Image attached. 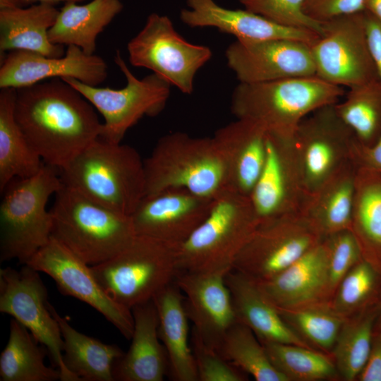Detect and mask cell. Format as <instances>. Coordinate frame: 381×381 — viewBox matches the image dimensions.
Listing matches in <instances>:
<instances>
[{"instance_id": "obj_11", "label": "cell", "mask_w": 381, "mask_h": 381, "mask_svg": "<svg viewBox=\"0 0 381 381\" xmlns=\"http://www.w3.org/2000/svg\"><path fill=\"white\" fill-rule=\"evenodd\" d=\"M324 238L301 212L263 220L238 255L233 269L257 282L269 279Z\"/></svg>"}, {"instance_id": "obj_36", "label": "cell", "mask_w": 381, "mask_h": 381, "mask_svg": "<svg viewBox=\"0 0 381 381\" xmlns=\"http://www.w3.org/2000/svg\"><path fill=\"white\" fill-rule=\"evenodd\" d=\"M288 325L314 349L332 351L347 318L338 313L330 301L291 308H277Z\"/></svg>"}, {"instance_id": "obj_17", "label": "cell", "mask_w": 381, "mask_h": 381, "mask_svg": "<svg viewBox=\"0 0 381 381\" xmlns=\"http://www.w3.org/2000/svg\"><path fill=\"white\" fill-rule=\"evenodd\" d=\"M213 200L185 188L146 195L131 215L136 234L180 246L207 217Z\"/></svg>"}, {"instance_id": "obj_44", "label": "cell", "mask_w": 381, "mask_h": 381, "mask_svg": "<svg viewBox=\"0 0 381 381\" xmlns=\"http://www.w3.org/2000/svg\"><path fill=\"white\" fill-rule=\"evenodd\" d=\"M363 18L368 50L381 83V23L365 11Z\"/></svg>"}, {"instance_id": "obj_23", "label": "cell", "mask_w": 381, "mask_h": 381, "mask_svg": "<svg viewBox=\"0 0 381 381\" xmlns=\"http://www.w3.org/2000/svg\"><path fill=\"white\" fill-rule=\"evenodd\" d=\"M324 238L278 274L256 281L277 308H296L332 299Z\"/></svg>"}, {"instance_id": "obj_24", "label": "cell", "mask_w": 381, "mask_h": 381, "mask_svg": "<svg viewBox=\"0 0 381 381\" xmlns=\"http://www.w3.org/2000/svg\"><path fill=\"white\" fill-rule=\"evenodd\" d=\"M225 282L237 322L250 329L261 343L291 344L314 349L288 325L255 280L232 269L226 274Z\"/></svg>"}, {"instance_id": "obj_8", "label": "cell", "mask_w": 381, "mask_h": 381, "mask_svg": "<svg viewBox=\"0 0 381 381\" xmlns=\"http://www.w3.org/2000/svg\"><path fill=\"white\" fill-rule=\"evenodd\" d=\"M179 247L150 236L136 234L109 260L91 270L107 294L131 310L148 302L175 282L179 273Z\"/></svg>"}, {"instance_id": "obj_34", "label": "cell", "mask_w": 381, "mask_h": 381, "mask_svg": "<svg viewBox=\"0 0 381 381\" xmlns=\"http://www.w3.org/2000/svg\"><path fill=\"white\" fill-rule=\"evenodd\" d=\"M377 305L347 318L333 349L338 374L347 381L357 380L365 367L372 348Z\"/></svg>"}, {"instance_id": "obj_20", "label": "cell", "mask_w": 381, "mask_h": 381, "mask_svg": "<svg viewBox=\"0 0 381 381\" xmlns=\"http://www.w3.org/2000/svg\"><path fill=\"white\" fill-rule=\"evenodd\" d=\"M226 274L179 272L175 280L184 296L192 330L206 345L217 350L237 322Z\"/></svg>"}, {"instance_id": "obj_28", "label": "cell", "mask_w": 381, "mask_h": 381, "mask_svg": "<svg viewBox=\"0 0 381 381\" xmlns=\"http://www.w3.org/2000/svg\"><path fill=\"white\" fill-rule=\"evenodd\" d=\"M356 169L350 160L306 198L301 213L325 237L351 229Z\"/></svg>"}, {"instance_id": "obj_43", "label": "cell", "mask_w": 381, "mask_h": 381, "mask_svg": "<svg viewBox=\"0 0 381 381\" xmlns=\"http://www.w3.org/2000/svg\"><path fill=\"white\" fill-rule=\"evenodd\" d=\"M366 0H305L303 10L312 20L322 23L365 11Z\"/></svg>"}, {"instance_id": "obj_16", "label": "cell", "mask_w": 381, "mask_h": 381, "mask_svg": "<svg viewBox=\"0 0 381 381\" xmlns=\"http://www.w3.org/2000/svg\"><path fill=\"white\" fill-rule=\"evenodd\" d=\"M225 55L241 83L316 75L310 44L302 42L236 40Z\"/></svg>"}, {"instance_id": "obj_9", "label": "cell", "mask_w": 381, "mask_h": 381, "mask_svg": "<svg viewBox=\"0 0 381 381\" xmlns=\"http://www.w3.org/2000/svg\"><path fill=\"white\" fill-rule=\"evenodd\" d=\"M114 62L123 73L126 85L121 89L99 87L73 78H63L78 91L104 119L99 138L120 143L127 131L143 116H154L164 109L170 94V84L155 73L137 78L127 66L119 51Z\"/></svg>"}, {"instance_id": "obj_37", "label": "cell", "mask_w": 381, "mask_h": 381, "mask_svg": "<svg viewBox=\"0 0 381 381\" xmlns=\"http://www.w3.org/2000/svg\"><path fill=\"white\" fill-rule=\"evenodd\" d=\"M222 356L256 381H289L272 363L264 345L246 325L236 322L218 350Z\"/></svg>"}, {"instance_id": "obj_18", "label": "cell", "mask_w": 381, "mask_h": 381, "mask_svg": "<svg viewBox=\"0 0 381 381\" xmlns=\"http://www.w3.org/2000/svg\"><path fill=\"white\" fill-rule=\"evenodd\" d=\"M306 196L293 138L267 133L265 163L250 195L260 222L301 212Z\"/></svg>"}, {"instance_id": "obj_25", "label": "cell", "mask_w": 381, "mask_h": 381, "mask_svg": "<svg viewBox=\"0 0 381 381\" xmlns=\"http://www.w3.org/2000/svg\"><path fill=\"white\" fill-rule=\"evenodd\" d=\"M134 326L128 352L113 368L114 380L162 381L169 370L158 332L159 318L153 300L131 309Z\"/></svg>"}, {"instance_id": "obj_2", "label": "cell", "mask_w": 381, "mask_h": 381, "mask_svg": "<svg viewBox=\"0 0 381 381\" xmlns=\"http://www.w3.org/2000/svg\"><path fill=\"white\" fill-rule=\"evenodd\" d=\"M59 174L64 186L128 216L145 195L144 161L138 152L99 137L59 169Z\"/></svg>"}, {"instance_id": "obj_6", "label": "cell", "mask_w": 381, "mask_h": 381, "mask_svg": "<svg viewBox=\"0 0 381 381\" xmlns=\"http://www.w3.org/2000/svg\"><path fill=\"white\" fill-rule=\"evenodd\" d=\"M145 195L185 188L212 200L230 191L222 161L212 138L176 132L162 137L144 160Z\"/></svg>"}, {"instance_id": "obj_32", "label": "cell", "mask_w": 381, "mask_h": 381, "mask_svg": "<svg viewBox=\"0 0 381 381\" xmlns=\"http://www.w3.org/2000/svg\"><path fill=\"white\" fill-rule=\"evenodd\" d=\"M16 89L0 91V191L15 178L36 174L44 162L24 136L14 114Z\"/></svg>"}, {"instance_id": "obj_30", "label": "cell", "mask_w": 381, "mask_h": 381, "mask_svg": "<svg viewBox=\"0 0 381 381\" xmlns=\"http://www.w3.org/2000/svg\"><path fill=\"white\" fill-rule=\"evenodd\" d=\"M351 230L363 259L381 272V173L358 164Z\"/></svg>"}, {"instance_id": "obj_5", "label": "cell", "mask_w": 381, "mask_h": 381, "mask_svg": "<svg viewBox=\"0 0 381 381\" xmlns=\"http://www.w3.org/2000/svg\"><path fill=\"white\" fill-rule=\"evenodd\" d=\"M64 184L59 169L43 164L35 175L15 178L1 191L0 260L25 265L52 237V217L47 204Z\"/></svg>"}, {"instance_id": "obj_46", "label": "cell", "mask_w": 381, "mask_h": 381, "mask_svg": "<svg viewBox=\"0 0 381 381\" xmlns=\"http://www.w3.org/2000/svg\"><path fill=\"white\" fill-rule=\"evenodd\" d=\"M353 159L359 165L372 168L381 173V134L370 146H365L357 141Z\"/></svg>"}, {"instance_id": "obj_35", "label": "cell", "mask_w": 381, "mask_h": 381, "mask_svg": "<svg viewBox=\"0 0 381 381\" xmlns=\"http://www.w3.org/2000/svg\"><path fill=\"white\" fill-rule=\"evenodd\" d=\"M336 112L358 141L372 145L381 134V83L379 80L349 88L344 99L334 104Z\"/></svg>"}, {"instance_id": "obj_14", "label": "cell", "mask_w": 381, "mask_h": 381, "mask_svg": "<svg viewBox=\"0 0 381 381\" xmlns=\"http://www.w3.org/2000/svg\"><path fill=\"white\" fill-rule=\"evenodd\" d=\"M38 272L28 265L20 270L1 269L0 311L26 327L47 349L61 381H81L64 363L61 329L48 308L47 290Z\"/></svg>"}, {"instance_id": "obj_21", "label": "cell", "mask_w": 381, "mask_h": 381, "mask_svg": "<svg viewBox=\"0 0 381 381\" xmlns=\"http://www.w3.org/2000/svg\"><path fill=\"white\" fill-rule=\"evenodd\" d=\"M220 155L229 190L250 197L266 159L267 133L258 123L237 119L212 137Z\"/></svg>"}, {"instance_id": "obj_3", "label": "cell", "mask_w": 381, "mask_h": 381, "mask_svg": "<svg viewBox=\"0 0 381 381\" xmlns=\"http://www.w3.org/2000/svg\"><path fill=\"white\" fill-rule=\"evenodd\" d=\"M344 94L342 87L317 75L239 83L232 94L231 111L237 119L258 123L269 135L292 139L306 116L336 104Z\"/></svg>"}, {"instance_id": "obj_29", "label": "cell", "mask_w": 381, "mask_h": 381, "mask_svg": "<svg viewBox=\"0 0 381 381\" xmlns=\"http://www.w3.org/2000/svg\"><path fill=\"white\" fill-rule=\"evenodd\" d=\"M77 3H65L48 32V37L54 44L75 45L92 55L97 36L121 11L123 5L120 0H92L84 5Z\"/></svg>"}, {"instance_id": "obj_12", "label": "cell", "mask_w": 381, "mask_h": 381, "mask_svg": "<svg viewBox=\"0 0 381 381\" xmlns=\"http://www.w3.org/2000/svg\"><path fill=\"white\" fill-rule=\"evenodd\" d=\"M363 13L321 23V32L310 45L318 77L349 88L379 80L367 44Z\"/></svg>"}, {"instance_id": "obj_31", "label": "cell", "mask_w": 381, "mask_h": 381, "mask_svg": "<svg viewBox=\"0 0 381 381\" xmlns=\"http://www.w3.org/2000/svg\"><path fill=\"white\" fill-rule=\"evenodd\" d=\"M47 306L61 329L66 368L81 381H114V365L124 354L123 351L115 344H104L80 333L49 301Z\"/></svg>"}, {"instance_id": "obj_38", "label": "cell", "mask_w": 381, "mask_h": 381, "mask_svg": "<svg viewBox=\"0 0 381 381\" xmlns=\"http://www.w3.org/2000/svg\"><path fill=\"white\" fill-rule=\"evenodd\" d=\"M273 365L289 381H316L338 373L334 361L315 349L291 344L262 343Z\"/></svg>"}, {"instance_id": "obj_47", "label": "cell", "mask_w": 381, "mask_h": 381, "mask_svg": "<svg viewBox=\"0 0 381 381\" xmlns=\"http://www.w3.org/2000/svg\"><path fill=\"white\" fill-rule=\"evenodd\" d=\"M365 11L381 23V0H366Z\"/></svg>"}, {"instance_id": "obj_42", "label": "cell", "mask_w": 381, "mask_h": 381, "mask_svg": "<svg viewBox=\"0 0 381 381\" xmlns=\"http://www.w3.org/2000/svg\"><path fill=\"white\" fill-rule=\"evenodd\" d=\"M190 345L198 381H245V373L226 360L219 351L206 345L192 330Z\"/></svg>"}, {"instance_id": "obj_39", "label": "cell", "mask_w": 381, "mask_h": 381, "mask_svg": "<svg viewBox=\"0 0 381 381\" xmlns=\"http://www.w3.org/2000/svg\"><path fill=\"white\" fill-rule=\"evenodd\" d=\"M381 294V272L362 259L339 284L332 299V308L349 318L377 304Z\"/></svg>"}, {"instance_id": "obj_41", "label": "cell", "mask_w": 381, "mask_h": 381, "mask_svg": "<svg viewBox=\"0 0 381 381\" xmlns=\"http://www.w3.org/2000/svg\"><path fill=\"white\" fill-rule=\"evenodd\" d=\"M327 250L329 284L332 296L346 273L363 258L358 242L351 229L324 238Z\"/></svg>"}, {"instance_id": "obj_13", "label": "cell", "mask_w": 381, "mask_h": 381, "mask_svg": "<svg viewBox=\"0 0 381 381\" xmlns=\"http://www.w3.org/2000/svg\"><path fill=\"white\" fill-rule=\"evenodd\" d=\"M357 141L338 116L334 104L321 107L301 121L293 146L306 195L353 159Z\"/></svg>"}, {"instance_id": "obj_15", "label": "cell", "mask_w": 381, "mask_h": 381, "mask_svg": "<svg viewBox=\"0 0 381 381\" xmlns=\"http://www.w3.org/2000/svg\"><path fill=\"white\" fill-rule=\"evenodd\" d=\"M52 277L59 291L83 301L100 313L127 339L133 332L131 310L111 298L93 274L90 265L54 237L27 264Z\"/></svg>"}, {"instance_id": "obj_4", "label": "cell", "mask_w": 381, "mask_h": 381, "mask_svg": "<svg viewBox=\"0 0 381 381\" xmlns=\"http://www.w3.org/2000/svg\"><path fill=\"white\" fill-rule=\"evenodd\" d=\"M50 212L52 236L90 265L109 260L136 235L131 216L64 185L55 194Z\"/></svg>"}, {"instance_id": "obj_27", "label": "cell", "mask_w": 381, "mask_h": 381, "mask_svg": "<svg viewBox=\"0 0 381 381\" xmlns=\"http://www.w3.org/2000/svg\"><path fill=\"white\" fill-rule=\"evenodd\" d=\"M153 301L159 318V336L167 355L171 377L176 381H198L189 335L190 320L182 292L174 282L160 291Z\"/></svg>"}, {"instance_id": "obj_22", "label": "cell", "mask_w": 381, "mask_h": 381, "mask_svg": "<svg viewBox=\"0 0 381 381\" xmlns=\"http://www.w3.org/2000/svg\"><path fill=\"white\" fill-rule=\"evenodd\" d=\"M186 5L180 13L183 23L192 28L213 27L236 40H287L310 45L318 36L314 31L282 25L245 8H224L214 0H186Z\"/></svg>"}, {"instance_id": "obj_26", "label": "cell", "mask_w": 381, "mask_h": 381, "mask_svg": "<svg viewBox=\"0 0 381 381\" xmlns=\"http://www.w3.org/2000/svg\"><path fill=\"white\" fill-rule=\"evenodd\" d=\"M59 10L40 3L22 8L14 0H0V52L25 50L49 57L65 54L63 45L52 44L48 32Z\"/></svg>"}, {"instance_id": "obj_33", "label": "cell", "mask_w": 381, "mask_h": 381, "mask_svg": "<svg viewBox=\"0 0 381 381\" xmlns=\"http://www.w3.org/2000/svg\"><path fill=\"white\" fill-rule=\"evenodd\" d=\"M39 344L26 327L11 320L8 340L0 355V380H61L59 370L45 364L48 351Z\"/></svg>"}, {"instance_id": "obj_1", "label": "cell", "mask_w": 381, "mask_h": 381, "mask_svg": "<svg viewBox=\"0 0 381 381\" xmlns=\"http://www.w3.org/2000/svg\"><path fill=\"white\" fill-rule=\"evenodd\" d=\"M14 114L30 147L59 169L99 137L102 125L95 107L59 78L16 89Z\"/></svg>"}, {"instance_id": "obj_48", "label": "cell", "mask_w": 381, "mask_h": 381, "mask_svg": "<svg viewBox=\"0 0 381 381\" xmlns=\"http://www.w3.org/2000/svg\"><path fill=\"white\" fill-rule=\"evenodd\" d=\"M16 3L21 6L22 5L28 4H33V3H44V4H49L54 5L55 4H57L59 2H67V1H75V2H80L83 1V0H14Z\"/></svg>"}, {"instance_id": "obj_40", "label": "cell", "mask_w": 381, "mask_h": 381, "mask_svg": "<svg viewBox=\"0 0 381 381\" xmlns=\"http://www.w3.org/2000/svg\"><path fill=\"white\" fill-rule=\"evenodd\" d=\"M238 1L245 9L282 25L321 32V23L305 14L303 10L305 0Z\"/></svg>"}, {"instance_id": "obj_7", "label": "cell", "mask_w": 381, "mask_h": 381, "mask_svg": "<svg viewBox=\"0 0 381 381\" xmlns=\"http://www.w3.org/2000/svg\"><path fill=\"white\" fill-rule=\"evenodd\" d=\"M259 223L250 197L228 191L214 199L207 217L179 247V271L227 273Z\"/></svg>"}, {"instance_id": "obj_19", "label": "cell", "mask_w": 381, "mask_h": 381, "mask_svg": "<svg viewBox=\"0 0 381 381\" xmlns=\"http://www.w3.org/2000/svg\"><path fill=\"white\" fill-rule=\"evenodd\" d=\"M107 76V65L102 57L87 54L75 45L68 46L61 57L15 50L4 54L1 59L0 88L18 89L56 78H73L97 86Z\"/></svg>"}, {"instance_id": "obj_45", "label": "cell", "mask_w": 381, "mask_h": 381, "mask_svg": "<svg viewBox=\"0 0 381 381\" xmlns=\"http://www.w3.org/2000/svg\"><path fill=\"white\" fill-rule=\"evenodd\" d=\"M357 380L381 381V332H374L368 360Z\"/></svg>"}, {"instance_id": "obj_10", "label": "cell", "mask_w": 381, "mask_h": 381, "mask_svg": "<svg viewBox=\"0 0 381 381\" xmlns=\"http://www.w3.org/2000/svg\"><path fill=\"white\" fill-rule=\"evenodd\" d=\"M130 63L151 70L184 94H191L198 71L211 58L206 46L186 41L170 18L151 13L142 30L127 44Z\"/></svg>"}, {"instance_id": "obj_49", "label": "cell", "mask_w": 381, "mask_h": 381, "mask_svg": "<svg viewBox=\"0 0 381 381\" xmlns=\"http://www.w3.org/2000/svg\"><path fill=\"white\" fill-rule=\"evenodd\" d=\"M377 313L374 332H381V294L377 304Z\"/></svg>"}]
</instances>
